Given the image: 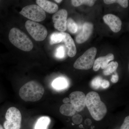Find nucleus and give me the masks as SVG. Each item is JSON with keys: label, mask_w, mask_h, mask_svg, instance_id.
Masks as SVG:
<instances>
[{"label": "nucleus", "mask_w": 129, "mask_h": 129, "mask_svg": "<svg viewBox=\"0 0 129 129\" xmlns=\"http://www.w3.org/2000/svg\"><path fill=\"white\" fill-rule=\"evenodd\" d=\"M103 19L104 22L113 32L117 33L121 30L122 21L117 16L113 14H107L103 17Z\"/></svg>", "instance_id": "nucleus-10"}, {"label": "nucleus", "mask_w": 129, "mask_h": 129, "mask_svg": "<svg viewBox=\"0 0 129 129\" xmlns=\"http://www.w3.org/2000/svg\"><path fill=\"white\" fill-rule=\"evenodd\" d=\"M19 13L30 21L37 22L44 21L46 18L45 11L35 5H28L23 7Z\"/></svg>", "instance_id": "nucleus-6"}, {"label": "nucleus", "mask_w": 129, "mask_h": 129, "mask_svg": "<svg viewBox=\"0 0 129 129\" xmlns=\"http://www.w3.org/2000/svg\"><path fill=\"white\" fill-rule=\"evenodd\" d=\"M0 129H5L1 124H0Z\"/></svg>", "instance_id": "nucleus-32"}, {"label": "nucleus", "mask_w": 129, "mask_h": 129, "mask_svg": "<svg viewBox=\"0 0 129 129\" xmlns=\"http://www.w3.org/2000/svg\"><path fill=\"white\" fill-rule=\"evenodd\" d=\"M0 2H1V1H0Z\"/></svg>", "instance_id": "nucleus-33"}, {"label": "nucleus", "mask_w": 129, "mask_h": 129, "mask_svg": "<svg viewBox=\"0 0 129 129\" xmlns=\"http://www.w3.org/2000/svg\"><path fill=\"white\" fill-rule=\"evenodd\" d=\"M118 63L117 62L112 61L107 64L103 70V74L105 75H110L117 69Z\"/></svg>", "instance_id": "nucleus-18"}, {"label": "nucleus", "mask_w": 129, "mask_h": 129, "mask_svg": "<svg viewBox=\"0 0 129 129\" xmlns=\"http://www.w3.org/2000/svg\"><path fill=\"white\" fill-rule=\"evenodd\" d=\"M68 82L63 78H58L53 81L52 86L54 89L57 90L64 89L68 87Z\"/></svg>", "instance_id": "nucleus-17"}, {"label": "nucleus", "mask_w": 129, "mask_h": 129, "mask_svg": "<svg viewBox=\"0 0 129 129\" xmlns=\"http://www.w3.org/2000/svg\"><path fill=\"white\" fill-rule=\"evenodd\" d=\"M68 12L64 9L58 11L52 16L54 27L61 32H63L67 29Z\"/></svg>", "instance_id": "nucleus-8"}, {"label": "nucleus", "mask_w": 129, "mask_h": 129, "mask_svg": "<svg viewBox=\"0 0 129 129\" xmlns=\"http://www.w3.org/2000/svg\"><path fill=\"white\" fill-rule=\"evenodd\" d=\"M50 122V118L49 117L42 116L37 120L35 124L34 129H48Z\"/></svg>", "instance_id": "nucleus-16"}, {"label": "nucleus", "mask_w": 129, "mask_h": 129, "mask_svg": "<svg viewBox=\"0 0 129 129\" xmlns=\"http://www.w3.org/2000/svg\"><path fill=\"white\" fill-rule=\"evenodd\" d=\"M36 3L45 12L50 14L55 13L58 11L57 5L52 2L47 0H37Z\"/></svg>", "instance_id": "nucleus-14"}, {"label": "nucleus", "mask_w": 129, "mask_h": 129, "mask_svg": "<svg viewBox=\"0 0 129 129\" xmlns=\"http://www.w3.org/2000/svg\"><path fill=\"white\" fill-rule=\"evenodd\" d=\"M102 79L100 76H97L92 80L91 83V85L93 89H98L101 86Z\"/></svg>", "instance_id": "nucleus-23"}, {"label": "nucleus", "mask_w": 129, "mask_h": 129, "mask_svg": "<svg viewBox=\"0 0 129 129\" xmlns=\"http://www.w3.org/2000/svg\"><path fill=\"white\" fill-rule=\"evenodd\" d=\"M86 106L92 117L97 121L102 119L107 112L106 105L95 91L89 92L86 96Z\"/></svg>", "instance_id": "nucleus-1"}, {"label": "nucleus", "mask_w": 129, "mask_h": 129, "mask_svg": "<svg viewBox=\"0 0 129 129\" xmlns=\"http://www.w3.org/2000/svg\"><path fill=\"white\" fill-rule=\"evenodd\" d=\"M91 123H92L91 120L89 119H86L85 121V124H86V125H90L91 124Z\"/></svg>", "instance_id": "nucleus-30"}, {"label": "nucleus", "mask_w": 129, "mask_h": 129, "mask_svg": "<svg viewBox=\"0 0 129 129\" xmlns=\"http://www.w3.org/2000/svg\"><path fill=\"white\" fill-rule=\"evenodd\" d=\"M67 28L73 34H75L78 30V26L72 18H69L67 19Z\"/></svg>", "instance_id": "nucleus-21"}, {"label": "nucleus", "mask_w": 129, "mask_h": 129, "mask_svg": "<svg viewBox=\"0 0 129 129\" xmlns=\"http://www.w3.org/2000/svg\"><path fill=\"white\" fill-rule=\"evenodd\" d=\"M63 102L64 103V104H66V103H69L70 102V100L69 98H65L64 99H63Z\"/></svg>", "instance_id": "nucleus-29"}, {"label": "nucleus", "mask_w": 129, "mask_h": 129, "mask_svg": "<svg viewBox=\"0 0 129 129\" xmlns=\"http://www.w3.org/2000/svg\"><path fill=\"white\" fill-rule=\"evenodd\" d=\"M70 103L75 108L76 111L81 112L86 106V96L84 92L75 91L69 95Z\"/></svg>", "instance_id": "nucleus-9"}, {"label": "nucleus", "mask_w": 129, "mask_h": 129, "mask_svg": "<svg viewBox=\"0 0 129 129\" xmlns=\"http://www.w3.org/2000/svg\"><path fill=\"white\" fill-rule=\"evenodd\" d=\"M55 1L57 3H60L62 2V1H61V0H55Z\"/></svg>", "instance_id": "nucleus-31"}, {"label": "nucleus", "mask_w": 129, "mask_h": 129, "mask_svg": "<svg viewBox=\"0 0 129 129\" xmlns=\"http://www.w3.org/2000/svg\"><path fill=\"white\" fill-rule=\"evenodd\" d=\"M63 36L62 32H55L51 35L50 43L51 45L58 44L63 42Z\"/></svg>", "instance_id": "nucleus-19"}, {"label": "nucleus", "mask_w": 129, "mask_h": 129, "mask_svg": "<svg viewBox=\"0 0 129 129\" xmlns=\"http://www.w3.org/2000/svg\"><path fill=\"white\" fill-rule=\"evenodd\" d=\"M71 1L73 6L77 7L82 5L92 7L94 5L96 1L93 0H72Z\"/></svg>", "instance_id": "nucleus-20"}, {"label": "nucleus", "mask_w": 129, "mask_h": 129, "mask_svg": "<svg viewBox=\"0 0 129 129\" xmlns=\"http://www.w3.org/2000/svg\"><path fill=\"white\" fill-rule=\"evenodd\" d=\"M110 85V83L108 81L106 80H103L102 81L101 86L103 89H107L108 88Z\"/></svg>", "instance_id": "nucleus-27"}, {"label": "nucleus", "mask_w": 129, "mask_h": 129, "mask_svg": "<svg viewBox=\"0 0 129 129\" xmlns=\"http://www.w3.org/2000/svg\"><path fill=\"white\" fill-rule=\"evenodd\" d=\"M93 25L90 22H85L83 25L82 31L76 37V41L79 44H83L89 39L92 34Z\"/></svg>", "instance_id": "nucleus-11"}, {"label": "nucleus", "mask_w": 129, "mask_h": 129, "mask_svg": "<svg viewBox=\"0 0 129 129\" xmlns=\"http://www.w3.org/2000/svg\"><path fill=\"white\" fill-rule=\"evenodd\" d=\"M10 42L21 50L28 52L33 49L34 45L25 33L17 28H13L9 34Z\"/></svg>", "instance_id": "nucleus-3"}, {"label": "nucleus", "mask_w": 129, "mask_h": 129, "mask_svg": "<svg viewBox=\"0 0 129 129\" xmlns=\"http://www.w3.org/2000/svg\"><path fill=\"white\" fill-rule=\"evenodd\" d=\"M72 120L75 124H79L83 121V117L80 114H75L73 116Z\"/></svg>", "instance_id": "nucleus-25"}, {"label": "nucleus", "mask_w": 129, "mask_h": 129, "mask_svg": "<svg viewBox=\"0 0 129 129\" xmlns=\"http://www.w3.org/2000/svg\"><path fill=\"white\" fill-rule=\"evenodd\" d=\"M114 59V56L112 53H110L105 56L100 57L95 60L93 70L95 72L98 71L100 68L104 69L109 62Z\"/></svg>", "instance_id": "nucleus-13"}, {"label": "nucleus", "mask_w": 129, "mask_h": 129, "mask_svg": "<svg viewBox=\"0 0 129 129\" xmlns=\"http://www.w3.org/2000/svg\"><path fill=\"white\" fill-rule=\"evenodd\" d=\"M104 2L107 5H110L114 3H118L122 7L126 8L128 6V1L127 0H104Z\"/></svg>", "instance_id": "nucleus-22"}, {"label": "nucleus", "mask_w": 129, "mask_h": 129, "mask_svg": "<svg viewBox=\"0 0 129 129\" xmlns=\"http://www.w3.org/2000/svg\"><path fill=\"white\" fill-rule=\"evenodd\" d=\"M119 80V76L117 74H116L115 75H113L112 76L111 78V81L113 83H116L118 82Z\"/></svg>", "instance_id": "nucleus-28"}, {"label": "nucleus", "mask_w": 129, "mask_h": 129, "mask_svg": "<svg viewBox=\"0 0 129 129\" xmlns=\"http://www.w3.org/2000/svg\"><path fill=\"white\" fill-rule=\"evenodd\" d=\"M96 52L95 47L90 48L75 61L74 64V68L79 70L90 69L94 65Z\"/></svg>", "instance_id": "nucleus-4"}, {"label": "nucleus", "mask_w": 129, "mask_h": 129, "mask_svg": "<svg viewBox=\"0 0 129 129\" xmlns=\"http://www.w3.org/2000/svg\"><path fill=\"white\" fill-rule=\"evenodd\" d=\"M65 51L64 47L62 46L58 47L56 50L55 56L58 58H63L65 56Z\"/></svg>", "instance_id": "nucleus-24"}, {"label": "nucleus", "mask_w": 129, "mask_h": 129, "mask_svg": "<svg viewBox=\"0 0 129 129\" xmlns=\"http://www.w3.org/2000/svg\"><path fill=\"white\" fill-rule=\"evenodd\" d=\"M63 38V42L68 49V54L69 57H73L76 53V48L74 42L70 35L65 32H62Z\"/></svg>", "instance_id": "nucleus-12"}, {"label": "nucleus", "mask_w": 129, "mask_h": 129, "mask_svg": "<svg viewBox=\"0 0 129 129\" xmlns=\"http://www.w3.org/2000/svg\"><path fill=\"white\" fill-rule=\"evenodd\" d=\"M6 120L3 124L5 129H20L22 115L20 111L14 107L9 108L5 115Z\"/></svg>", "instance_id": "nucleus-5"}, {"label": "nucleus", "mask_w": 129, "mask_h": 129, "mask_svg": "<svg viewBox=\"0 0 129 129\" xmlns=\"http://www.w3.org/2000/svg\"><path fill=\"white\" fill-rule=\"evenodd\" d=\"M25 27L31 37L36 41H43L47 36L46 28L37 22L28 20L25 22Z\"/></svg>", "instance_id": "nucleus-7"}, {"label": "nucleus", "mask_w": 129, "mask_h": 129, "mask_svg": "<svg viewBox=\"0 0 129 129\" xmlns=\"http://www.w3.org/2000/svg\"><path fill=\"white\" fill-rule=\"evenodd\" d=\"M45 92L43 86L35 81H29L19 91V96L25 102H35L41 99Z\"/></svg>", "instance_id": "nucleus-2"}, {"label": "nucleus", "mask_w": 129, "mask_h": 129, "mask_svg": "<svg viewBox=\"0 0 129 129\" xmlns=\"http://www.w3.org/2000/svg\"><path fill=\"white\" fill-rule=\"evenodd\" d=\"M129 116L126 117L125 118L123 124L121 125L120 129H129Z\"/></svg>", "instance_id": "nucleus-26"}, {"label": "nucleus", "mask_w": 129, "mask_h": 129, "mask_svg": "<svg viewBox=\"0 0 129 129\" xmlns=\"http://www.w3.org/2000/svg\"><path fill=\"white\" fill-rule=\"evenodd\" d=\"M60 112L61 114L65 116H73L75 114L76 110L71 103H66L60 107Z\"/></svg>", "instance_id": "nucleus-15"}]
</instances>
